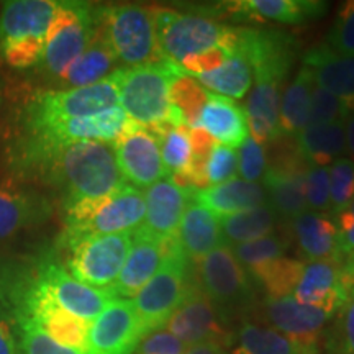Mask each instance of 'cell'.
<instances>
[{"label":"cell","mask_w":354,"mask_h":354,"mask_svg":"<svg viewBox=\"0 0 354 354\" xmlns=\"http://www.w3.org/2000/svg\"><path fill=\"white\" fill-rule=\"evenodd\" d=\"M7 166L15 180L55 190L63 209L107 197L127 185L113 146L97 141L50 146L8 138Z\"/></svg>","instance_id":"cell-1"},{"label":"cell","mask_w":354,"mask_h":354,"mask_svg":"<svg viewBox=\"0 0 354 354\" xmlns=\"http://www.w3.org/2000/svg\"><path fill=\"white\" fill-rule=\"evenodd\" d=\"M185 74L179 64L161 63L118 69V105L133 123L143 128L185 127L169 102V87ZM187 128V127H185Z\"/></svg>","instance_id":"cell-2"},{"label":"cell","mask_w":354,"mask_h":354,"mask_svg":"<svg viewBox=\"0 0 354 354\" xmlns=\"http://www.w3.org/2000/svg\"><path fill=\"white\" fill-rule=\"evenodd\" d=\"M57 0H8L0 12V57L13 69L30 71L41 59Z\"/></svg>","instance_id":"cell-3"},{"label":"cell","mask_w":354,"mask_h":354,"mask_svg":"<svg viewBox=\"0 0 354 354\" xmlns=\"http://www.w3.org/2000/svg\"><path fill=\"white\" fill-rule=\"evenodd\" d=\"M99 7L87 2H59L53 19L46 46L32 76L51 88L94 38Z\"/></svg>","instance_id":"cell-4"},{"label":"cell","mask_w":354,"mask_h":354,"mask_svg":"<svg viewBox=\"0 0 354 354\" xmlns=\"http://www.w3.org/2000/svg\"><path fill=\"white\" fill-rule=\"evenodd\" d=\"M64 232L59 238L73 240L97 234L136 232L145 220V194L127 184L118 192L95 201L64 207Z\"/></svg>","instance_id":"cell-5"},{"label":"cell","mask_w":354,"mask_h":354,"mask_svg":"<svg viewBox=\"0 0 354 354\" xmlns=\"http://www.w3.org/2000/svg\"><path fill=\"white\" fill-rule=\"evenodd\" d=\"M165 263L131 300L145 336L165 328L194 284L190 261L185 258L176 236L165 241Z\"/></svg>","instance_id":"cell-6"},{"label":"cell","mask_w":354,"mask_h":354,"mask_svg":"<svg viewBox=\"0 0 354 354\" xmlns=\"http://www.w3.org/2000/svg\"><path fill=\"white\" fill-rule=\"evenodd\" d=\"M120 69V68H118ZM118 69L92 86L66 88H39L25 99L13 125H38L66 118L91 117L118 105Z\"/></svg>","instance_id":"cell-7"},{"label":"cell","mask_w":354,"mask_h":354,"mask_svg":"<svg viewBox=\"0 0 354 354\" xmlns=\"http://www.w3.org/2000/svg\"><path fill=\"white\" fill-rule=\"evenodd\" d=\"M133 233L97 234L73 240L59 238L56 243L57 256L64 269L76 281L100 290H112L117 282L128 251Z\"/></svg>","instance_id":"cell-8"},{"label":"cell","mask_w":354,"mask_h":354,"mask_svg":"<svg viewBox=\"0 0 354 354\" xmlns=\"http://www.w3.org/2000/svg\"><path fill=\"white\" fill-rule=\"evenodd\" d=\"M99 26L122 68L161 63L153 8L122 3L99 7Z\"/></svg>","instance_id":"cell-9"},{"label":"cell","mask_w":354,"mask_h":354,"mask_svg":"<svg viewBox=\"0 0 354 354\" xmlns=\"http://www.w3.org/2000/svg\"><path fill=\"white\" fill-rule=\"evenodd\" d=\"M156 37L162 61L180 64L187 56L220 46L228 51L232 26L197 13H180L171 8H153Z\"/></svg>","instance_id":"cell-10"},{"label":"cell","mask_w":354,"mask_h":354,"mask_svg":"<svg viewBox=\"0 0 354 354\" xmlns=\"http://www.w3.org/2000/svg\"><path fill=\"white\" fill-rule=\"evenodd\" d=\"M133 123L120 105L91 117L66 118L38 125H13L10 138L33 141L39 145H71L82 141L113 145L130 130Z\"/></svg>","instance_id":"cell-11"},{"label":"cell","mask_w":354,"mask_h":354,"mask_svg":"<svg viewBox=\"0 0 354 354\" xmlns=\"http://www.w3.org/2000/svg\"><path fill=\"white\" fill-rule=\"evenodd\" d=\"M39 279L44 290L59 307L87 323L94 322L102 310L117 299L112 290L94 289L76 281L61 264L56 248H43Z\"/></svg>","instance_id":"cell-12"},{"label":"cell","mask_w":354,"mask_h":354,"mask_svg":"<svg viewBox=\"0 0 354 354\" xmlns=\"http://www.w3.org/2000/svg\"><path fill=\"white\" fill-rule=\"evenodd\" d=\"M145 333L130 299H113L91 322L84 354H135Z\"/></svg>","instance_id":"cell-13"},{"label":"cell","mask_w":354,"mask_h":354,"mask_svg":"<svg viewBox=\"0 0 354 354\" xmlns=\"http://www.w3.org/2000/svg\"><path fill=\"white\" fill-rule=\"evenodd\" d=\"M197 276L198 287L216 307L241 305L251 297L250 276L228 245H220L198 261Z\"/></svg>","instance_id":"cell-14"},{"label":"cell","mask_w":354,"mask_h":354,"mask_svg":"<svg viewBox=\"0 0 354 354\" xmlns=\"http://www.w3.org/2000/svg\"><path fill=\"white\" fill-rule=\"evenodd\" d=\"M53 215L51 198L35 185L0 179V243L46 223Z\"/></svg>","instance_id":"cell-15"},{"label":"cell","mask_w":354,"mask_h":354,"mask_svg":"<svg viewBox=\"0 0 354 354\" xmlns=\"http://www.w3.org/2000/svg\"><path fill=\"white\" fill-rule=\"evenodd\" d=\"M165 328L187 348L201 343H218L227 346L232 339L221 322L218 308L203 294L197 281H194L187 297L172 313Z\"/></svg>","instance_id":"cell-16"},{"label":"cell","mask_w":354,"mask_h":354,"mask_svg":"<svg viewBox=\"0 0 354 354\" xmlns=\"http://www.w3.org/2000/svg\"><path fill=\"white\" fill-rule=\"evenodd\" d=\"M117 165L127 184L136 189H148L166 179L159 141L153 131L133 125L120 140L112 145Z\"/></svg>","instance_id":"cell-17"},{"label":"cell","mask_w":354,"mask_h":354,"mask_svg":"<svg viewBox=\"0 0 354 354\" xmlns=\"http://www.w3.org/2000/svg\"><path fill=\"white\" fill-rule=\"evenodd\" d=\"M253 69V77L284 82L295 56L294 38L277 30L240 28L238 51Z\"/></svg>","instance_id":"cell-18"},{"label":"cell","mask_w":354,"mask_h":354,"mask_svg":"<svg viewBox=\"0 0 354 354\" xmlns=\"http://www.w3.org/2000/svg\"><path fill=\"white\" fill-rule=\"evenodd\" d=\"M349 287L344 274V258L308 261L304 264L292 297L300 304L336 315L348 297Z\"/></svg>","instance_id":"cell-19"},{"label":"cell","mask_w":354,"mask_h":354,"mask_svg":"<svg viewBox=\"0 0 354 354\" xmlns=\"http://www.w3.org/2000/svg\"><path fill=\"white\" fill-rule=\"evenodd\" d=\"M308 165L300 156L297 148H289L284 158L277 159L272 166H268L264 174L266 198L276 214L294 220L307 212L305 197V172Z\"/></svg>","instance_id":"cell-20"},{"label":"cell","mask_w":354,"mask_h":354,"mask_svg":"<svg viewBox=\"0 0 354 354\" xmlns=\"http://www.w3.org/2000/svg\"><path fill=\"white\" fill-rule=\"evenodd\" d=\"M261 315L268 322V326L304 344H317L318 335L335 317L322 308L300 304L292 295L279 299L264 297Z\"/></svg>","instance_id":"cell-21"},{"label":"cell","mask_w":354,"mask_h":354,"mask_svg":"<svg viewBox=\"0 0 354 354\" xmlns=\"http://www.w3.org/2000/svg\"><path fill=\"white\" fill-rule=\"evenodd\" d=\"M190 192L179 187L171 177L161 179L145 192V220L138 228L159 241L176 236L180 220L189 205Z\"/></svg>","instance_id":"cell-22"},{"label":"cell","mask_w":354,"mask_h":354,"mask_svg":"<svg viewBox=\"0 0 354 354\" xmlns=\"http://www.w3.org/2000/svg\"><path fill=\"white\" fill-rule=\"evenodd\" d=\"M215 10L236 21L297 25L322 17L326 12V3L317 0H234L220 3Z\"/></svg>","instance_id":"cell-23"},{"label":"cell","mask_w":354,"mask_h":354,"mask_svg":"<svg viewBox=\"0 0 354 354\" xmlns=\"http://www.w3.org/2000/svg\"><path fill=\"white\" fill-rule=\"evenodd\" d=\"M41 281V279H39ZM38 325L44 333L51 336L61 346L84 354L87 343V331L91 323L81 320L68 310L59 307L53 300L41 284L32 302H30L26 320Z\"/></svg>","instance_id":"cell-24"},{"label":"cell","mask_w":354,"mask_h":354,"mask_svg":"<svg viewBox=\"0 0 354 354\" xmlns=\"http://www.w3.org/2000/svg\"><path fill=\"white\" fill-rule=\"evenodd\" d=\"M165 241H159L140 230L133 232V241L127 261L112 287L115 297H135L141 287L148 284L159 271L165 263Z\"/></svg>","instance_id":"cell-25"},{"label":"cell","mask_w":354,"mask_h":354,"mask_svg":"<svg viewBox=\"0 0 354 354\" xmlns=\"http://www.w3.org/2000/svg\"><path fill=\"white\" fill-rule=\"evenodd\" d=\"M304 64L312 73L315 86L325 88L354 112V56L339 55L325 44L310 50Z\"/></svg>","instance_id":"cell-26"},{"label":"cell","mask_w":354,"mask_h":354,"mask_svg":"<svg viewBox=\"0 0 354 354\" xmlns=\"http://www.w3.org/2000/svg\"><path fill=\"white\" fill-rule=\"evenodd\" d=\"M176 240L185 258L198 263L215 248L225 245L220 216L196 202L189 203L177 228Z\"/></svg>","instance_id":"cell-27"},{"label":"cell","mask_w":354,"mask_h":354,"mask_svg":"<svg viewBox=\"0 0 354 354\" xmlns=\"http://www.w3.org/2000/svg\"><path fill=\"white\" fill-rule=\"evenodd\" d=\"M282 84L266 79H256L250 99L246 102L245 115L251 138L261 146L281 138L279 110H281Z\"/></svg>","instance_id":"cell-28"},{"label":"cell","mask_w":354,"mask_h":354,"mask_svg":"<svg viewBox=\"0 0 354 354\" xmlns=\"http://www.w3.org/2000/svg\"><path fill=\"white\" fill-rule=\"evenodd\" d=\"M97 15H99V12H97ZM117 64V57L110 50L107 39H105L99 26V20H97L95 35L88 43L86 51L69 66L63 77L53 86V88L66 91V88L92 86V84L104 81L110 74H113L118 69Z\"/></svg>","instance_id":"cell-29"},{"label":"cell","mask_w":354,"mask_h":354,"mask_svg":"<svg viewBox=\"0 0 354 354\" xmlns=\"http://www.w3.org/2000/svg\"><path fill=\"white\" fill-rule=\"evenodd\" d=\"M190 198L221 218L263 205L266 190L259 183H246L234 177L228 183L194 190Z\"/></svg>","instance_id":"cell-30"},{"label":"cell","mask_w":354,"mask_h":354,"mask_svg":"<svg viewBox=\"0 0 354 354\" xmlns=\"http://www.w3.org/2000/svg\"><path fill=\"white\" fill-rule=\"evenodd\" d=\"M292 233L300 254L308 261L343 258L339 253L338 228L333 218L320 212L307 210L292 220Z\"/></svg>","instance_id":"cell-31"},{"label":"cell","mask_w":354,"mask_h":354,"mask_svg":"<svg viewBox=\"0 0 354 354\" xmlns=\"http://www.w3.org/2000/svg\"><path fill=\"white\" fill-rule=\"evenodd\" d=\"M198 128L205 130L215 141L228 148H240L248 138L246 115L236 102L216 94L209 95L198 120Z\"/></svg>","instance_id":"cell-32"},{"label":"cell","mask_w":354,"mask_h":354,"mask_svg":"<svg viewBox=\"0 0 354 354\" xmlns=\"http://www.w3.org/2000/svg\"><path fill=\"white\" fill-rule=\"evenodd\" d=\"M295 148L308 166L326 167L346 153L344 122L304 128L295 135Z\"/></svg>","instance_id":"cell-33"},{"label":"cell","mask_w":354,"mask_h":354,"mask_svg":"<svg viewBox=\"0 0 354 354\" xmlns=\"http://www.w3.org/2000/svg\"><path fill=\"white\" fill-rule=\"evenodd\" d=\"M317 344H304L268 325L243 323L233 354H317Z\"/></svg>","instance_id":"cell-34"},{"label":"cell","mask_w":354,"mask_h":354,"mask_svg":"<svg viewBox=\"0 0 354 354\" xmlns=\"http://www.w3.org/2000/svg\"><path fill=\"white\" fill-rule=\"evenodd\" d=\"M313 77L307 66L302 64L297 76L289 84L281 99L279 110V128L282 136L297 135L307 127L312 99Z\"/></svg>","instance_id":"cell-35"},{"label":"cell","mask_w":354,"mask_h":354,"mask_svg":"<svg viewBox=\"0 0 354 354\" xmlns=\"http://www.w3.org/2000/svg\"><path fill=\"white\" fill-rule=\"evenodd\" d=\"M276 220L277 214L269 203H263L240 214L221 216L220 225L223 243L228 246H236L272 234Z\"/></svg>","instance_id":"cell-36"},{"label":"cell","mask_w":354,"mask_h":354,"mask_svg":"<svg viewBox=\"0 0 354 354\" xmlns=\"http://www.w3.org/2000/svg\"><path fill=\"white\" fill-rule=\"evenodd\" d=\"M194 77L198 79V84H202L203 88L207 87L216 92V95L238 100L243 99L250 91L251 82H253V69L246 57L236 53L230 56L221 68Z\"/></svg>","instance_id":"cell-37"},{"label":"cell","mask_w":354,"mask_h":354,"mask_svg":"<svg viewBox=\"0 0 354 354\" xmlns=\"http://www.w3.org/2000/svg\"><path fill=\"white\" fill-rule=\"evenodd\" d=\"M304 264V261L281 256L250 269V274L264 287L266 297H289L297 287Z\"/></svg>","instance_id":"cell-38"},{"label":"cell","mask_w":354,"mask_h":354,"mask_svg":"<svg viewBox=\"0 0 354 354\" xmlns=\"http://www.w3.org/2000/svg\"><path fill=\"white\" fill-rule=\"evenodd\" d=\"M209 95L210 92L187 74L176 77L169 87L171 107L189 130L198 128L201 113L209 102Z\"/></svg>","instance_id":"cell-39"},{"label":"cell","mask_w":354,"mask_h":354,"mask_svg":"<svg viewBox=\"0 0 354 354\" xmlns=\"http://www.w3.org/2000/svg\"><path fill=\"white\" fill-rule=\"evenodd\" d=\"M148 130L153 131L159 141L162 165H165L167 177L184 172L190 158L189 128L161 125L156 128H148Z\"/></svg>","instance_id":"cell-40"},{"label":"cell","mask_w":354,"mask_h":354,"mask_svg":"<svg viewBox=\"0 0 354 354\" xmlns=\"http://www.w3.org/2000/svg\"><path fill=\"white\" fill-rule=\"evenodd\" d=\"M286 248L287 243L284 238L272 233L264 238H259V240L232 246V250L234 258L240 261L243 268H248V271H250V269L258 268V266L268 263V261L284 256Z\"/></svg>","instance_id":"cell-41"},{"label":"cell","mask_w":354,"mask_h":354,"mask_svg":"<svg viewBox=\"0 0 354 354\" xmlns=\"http://www.w3.org/2000/svg\"><path fill=\"white\" fill-rule=\"evenodd\" d=\"M330 174V209L338 215L354 201V162L339 158L331 162Z\"/></svg>","instance_id":"cell-42"},{"label":"cell","mask_w":354,"mask_h":354,"mask_svg":"<svg viewBox=\"0 0 354 354\" xmlns=\"http://www.w3.org/2000/svg\"><path fill=\"white\" fill-rule=\"evenodd\" d=\"M336 315L338 318L328 338V353L354 354V286L349 287L348 297Z\"/></svg>","instance_id":"cell-43"},{"label":"cell","mask_w":354,"mask_h":354,"mask_svg":"<svg viewBox=\"0 0 354 354\" xmlns=\"http://www.w3.org/2000/svg\"><path fill=\"white\" fill-rule=\"evenodd\" d=\"M348 109L339 99L326 92L325 88L315 86L312 87V99H310V113L307 127L328 125V123L344 122L348 117ZM305 127V128H307Z\"/></svg>","instance_id":"cell-44"},{"label":"cell","mask_w":354,"mask_h":354,"mask_svg":"<svg viewBox=\"0 0 354 354\" xmlns=\"http://www.w3.org/2000/svg\"><path fill=\"white\" fill-rule=\"evenodd\" d=\"M15 328L21 354H79L61 346L33 322H19L15 323Z\"/></svg>","instance_id":"cell-45"},{"label":"cell","mask_w":354,"mask_h":354,"mask_svg":"<svg viewBox=\"0 0 354 354\" xmlns=\"http://www.w3.org/2000/svg\"><path fill=\"white\" fill-rule=\"evenodd\" d=\"M325 46L339 55L354 56V0L339 8Z\"/></svg>","instance_id":"cell-46"},{"label":"cell","mask_w":354,"mask_h":354,"mask_svg":"<svg viewBox=\"0 0 354 354\" xmlns=\"http://www.w3.org/2000/svg\"><path fill=\"white\" fill-rule=\"evenodd\" d=\"M305 197L308 210L322 212L330 209L328 167L308 166L305 172Z\"/></svg>","instance_id":"cell-47"},{"label":"cell","mask_w":354,"mask_h":354,"mask_svg":"<svg viewBox=\"0 0 354 354\" xmlns=\"http://www.w3.org/2000/svg\"><path fill=\"white\" fill-rule=\"evenodd\" d=\"M238 171L246 183H258L268 171V159H266L264 148L259 143H256L251 136H248L240 146Z\"/></svg>","instance_id":"cell-48"},{"label":"cell","mask_w":354,"mask_h":354,"mask_svg":"<svg viewBox=\"0 0 354 354\" xmlns=\"http://www.w3.org/2000/svg\"><path fill=\"white\" fill-rule=\"evenodd\" d=\"M238 172V154L233 148L223 145H215L207 166L209 185H218L234 179Z\"/></svg>","instance_id":"cell-49"},{"label":"cell","mask_w":354,"mask_h":354,"mask_svg":"<svg viewBox=\"0 0 354 354\" xmlns=\"http://www.w3.org/2000/svg\"><path fill=\"white\" fill-rule=\"evenodd\" d=\"M228 57L230 55L223 48L214 46L205 51L197 53V55L187 56L179 66L187 76H198V74H207L221 68V66L227 63Z\"/></svg>","instance_id":"cell-50"},{"label":"cell","mask_w":354,"mask_h":354,"mask_svg":"<svg viewBox=\"0 0 354 354\" xmlns=\"http://www.w3.org/2000/svg\"><path fill=\"white\" fill-rule=\"evenodd\" d=\"M187 346L166 328L146 335L135 354H184Z\"/></svg>","instance_id":"cell-51"},{"label":"cell","mask_w":354,"mask_h":354,"mask_svg":"<svg viewBox=\"0 0 354 354\" xmlns=\"http://www.w3.org/2000/svg\"><path fill=\"white\" fill-rule=\"evenodd\" d=\"M336 228H338L339 253L343 258L354 251V201L343 212L336 215Z\"/></svg>","instance_id":"cell-52"},{"label":"cell","mask_w":354,"mask_h":354,"mask_svg":"<svg viewBox=\"0 0 354 354\" xmlns=\"http://www.w3.org/2000/svg\"><path fill=\"white\" fill-rule=\"evenodd\" d=\"M0 354H17L15 342H13L10 330L3 322H0Z\"/></svg>","instance_id":"cell-53"},{"label":"cell","mask_w":354,"mask_h":354,"mask_svg":"<svg viewBox=\"0 0 354 354\" xmlns=\"http://www.w3.org/2000/svg\"><path fill=\"white\" fill-rule=\"evenodd\" d=\"M184 354H227L225 353V346L218 343H201L194 344L185 349Z\"/></svg>","instance_id":"cell-54"},{"label":"cell","mask_w":354,"mask_h":354,"mask_svg":"<svg viewBox=\"0 0 354 354\" xmlns=\"http://www.w3.org/2000/svg\"><path fill=\"white\" fill-rule=\"evenodd\" d=\"M344 130H346V151L354 162V112H349L344 120Z\"/></svg>","instance_id":"cell-55"},{"label":"cell","mask_w":354,"mask_h":354,"mask_svg":"<svg viewBox=\"0 0 354 354\" xmlns=\"http://www.w3.org/2000/svg\"><path fill=\"white\" fill-rule=\"evenodd\" d=\"M344 274L349 286H354V251L344 258Z\"/></svg>","instance_id":"cell-56"},{"label":"cell","mask_w":354,"mask_h":354,"mask_svg":"<svg viewBox=\"0 0 354 354\" xmlns=\"http://www.w3.org/2000/svg\"><path fill=\"white\" fill-rule=\"evenodd\" d=\"M0 105H2V94H0Z\"/></svg>","instance_id":"cell-57"}]
</instances>
